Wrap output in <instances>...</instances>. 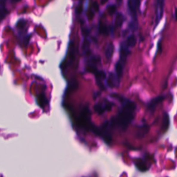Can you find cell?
<instances>
[{"label":"cell","instance_id":"6da1fadb","mask_svg":"<svg viewBox=\"0 0 177 177\" xmlns=\"http://www.w3.org/2000/svg\"><path fill=\"white\" fill-rule=\"evenodd\" d=\"M113 98L120 100L123 104L119 112L115 117L112 118L109 122V126L111 130L117 127L122 131H125L128 126L132 123L135 117L136 105L133 101L126 99L123 96L118 94H112Z\"/></svg>","mask_w":177,"mask_h":177},{"label":"cell","instance_id":"7a4b0ae2","mask_svg":"<svg viewBox=\"0 0 177 177\" xmlns=\"http://www.w3.org/2000/svg\"><path fill=\"white\" fill-rule=\"evenodd\" d=\"M113 104L112 102L108 101L107 100H104L102 101L98 102L94 106V110L99 115H102L105 111H109L111 110Z\"/></svg>","mask_w":177,"mask_h":177},{"label":"cell","instance_id":"3957f363","mask_svg":"<svg viewBox=\"0 0 177 177\" xmlns=\"http://www.w3.org/2000/svg\"><path fill=\"white\" fill-rule=\"evenodd\" d=\"M80 123L81 126L87 129V130H89V129L90 128V111H89L88 107H85L82 110L81 114H80Z\"/></svg>","mask_w":177,"mask_h":177},{"label":"cell","instance_id":"277c9868","mask_svg":"<svg viewBox=\"0 0 177 177\" xmlns=\"http://www.w3.org/2000/svg\"><path fill=\"white\" fill-rule=\"evenodd\" d=\"M141 0H128V8L130 14L134 18V20H136L137 10H138Z\"/></svg>","mask_w":177,"mask_h":177},{"label":"cell","instance_id":"5b68a950","mask_svg":"<svg viewBox=\"0 0 177 177\" xmlns=\"http://www.w3.org/2000/svg\"><path fill=\"white\" fill-rule=\"evenodd\" d=\"M164 6H165V0H157L156 9V27L160 22L163 17Z\"/></svg>","mask_w":177,"mask_h":177},{"label":"cell","instance_id":"8992f818","mask_svg":"<svg viewBox=\"0 0 177 177\" xmlns=\"http://www.w3.org/2000/svg\"><path fill=\"white\" fill-rule=\"evenodd\" d=\"M164 99H165V96H157V97L153 98L152 100H151L149 102V103L147 104V110L150 111V112H154V110L156 108L157 105L160 104Z\"/></svg>","mask_w":177,"mask_h":177},{"label":"cell","instance_id":"52a82bcc","mask_svg":"<svg viewBox=\"0 0 177 177\" xmlns=\"http://www.w3.org/2000/svg\"><path fill=\"white\" fill-rule=\"evenodd\" d=\"M148 131H149V126L147 124L139 125L136 131V137L137 138H143L147 134Z\"/></svg>","mask_w":177,"mask_h":177},{"label":"cell","instance_id":"ba28073f","mask_svg":"<svg viewBox=\"0 0 177 177\" xmlns=\"http://www.w3.org/2000/svg\"><path fill=\"white\" fill-rule=\"evenodd\" d=\"M96 76V83H97L98 86L100 87L101 89H105L104 87L103 83H102V81L106 77V74L103 71H99L98 70L97 73L95 74Z\"/></svg>","mask_w":177,"mask_h":177},{"label":"cell","instance_id":"9c48e42d","mask_svg":"<svg viewBox=\"0 0 177 177\" xmlns=\"http://www.w3.org/2000/svg\"><path fill=\"white\" fill-rule=\"evenodd\" d=\"M119 78L116 76L114 74L110 73L108 78L107 84L110 88H113L119 84Z\"/></svg>","mask_w":177,"mask_h":177},{"label":"cell","instance_id":"30bf717a","mask_svg":"<svg viewBox=\"0 0 177 177\" xmlns=\"http://www.w3.org/2000/svg\"><path fill=\"white\" fill-rule=\"evenodd\" d=\"M125 62H126V61L119 60L118 62H117L116 65V76L119 78V79L122 77V76H123L124 67V65H125Z\"/></svg>","mask_w":177,"mask_h":177},{"label":"cell","instance_id":"8fae6325","mask_svg":"<svg viewBox=\"0 0 177 177\" xmlns=\"http://www.w3.org/2000/svg\"><path fill=\"white\" fill-rule=\"evenodd\" d=\"M99 32L100 33H101L102 35L107 36L110 33L113 32V28L111 27H108V26H106L105 24H104L100 23Z\"/></svg>","mask_w":177,"mask_h":177},{"label":"cell","instance_id":"7c38bea8","mask_svg":"<svg viewBox=\"0 0 177 177\" xmlns=\"http://www.w3.org/2000/svg\"><path fill=\"white\" fill-rule=\"evenodd\" d=\"M113 51H114V47H113V44L110 42L108 44L107 47L106 48L105 50V56L107 60H110L111 58H112Z\"/></svg>","mask_w":177,"mask_h":177},{"label":"cell","instance_id":"4fadbf2b","mask_svg":"<svg viewBox=\"0 0 177 177\" xmlns=\"http://www.w3.org/2000/svg\"><path fill=\"white\" fill-rule=\"evenodd\" d=\"M124 16L121 13H118L116 14V19H115V27H121L122 25L124 22Z\"/></svg>","mask_w":177,"mask_h":177},{"label":"cell","instance_id":"5bb4252c","mask_svg":"<svg viewBox=\"0 0 177 177\" xmlns=\"http://www.w3.org/2000/svg\"><path fill=\"white\" fill-rule=\"evenodd\" d=\"M78 87V83L76 80H71V81L70 82L68 88H67V93H70L72 91L76 90Z\"/></svg>","mask_w":177,"mask_h":177},{"label":"cell","instance_id":"9a60e30c","mask_svg":"<svg viewBox=\"0 0 177 177\" xmlns=\"http://www.w3.org/2000/svg\"><path fill=\"white\" fill-rule=\"evenodd\" d=\"M135 165H136L138 169L141 170V172H145L147 170V165H145V163L142 160H140V159H137V161H136V162H135Z\"/></svg>","mask_w":177,"mask_h":177},{"label":"cell","instance_id":"2e32d148","mask_svg":"<svg viewBox=\"0 0 177 177\" xmlns=\"http://www.w3.org/2000/svg\"><path fill=\"white\" fill-rule=\"evenodd\" d=\"M38 104L41 107H44L46 105H47L48 100L47 98H46L44 95L40 94L38 98Z\"/></svg>","mask_w":177,"mask_h":177},{"label":"cell","instance_id":"e0dca14e","mask_svg":"<svg viewBox=\"0 0 177 177\" xmlns=\"http://www.w3.org/2000/svg\"><path fill=\"white\" fill-rule=\"evenodd\" d=\"M69 64H72L75 60V47L73 46V43L71 42L70 47V53H69Z\"/></svg>","mask_w":177,"mask_h":177},{"label":"cell","instance_id":"ac0fdd59","mask_svg":"<svg viewBox=\"0 0 177 177\" xmlns=\"http://www.w3.org/2000/svg\"><path fill=\"white\" fill-rule=\"evenodd\" d=\"M136 37L134 36H130L129 38H127V40L126 41V44L127 46L128 47H131V48H133L134 47L135 45H136Z\"/></svg>","mask_w":177,"mask_h":177},{"label":"cell","instance_id":"d6986e66","mask_svg":"<svg viewBox=\"0 0 177 177\" xmlns=\"http://www.w3.org/2000/svg\"><path fill=\"white\" fill-rule=\"evenodd\" d=\"M163 122V128L164 129V131H166L167 130L170 124V118L167 113H164Z\"/></svg>","mask_w":177,"mask_h":177},{"label":"cell","instance_id":"ffe728a7","mask_svg":"<svg viewBox=\"0 0 177 177\" xmlns=\"http://www.w3.org/2000/svg\"><path fill=\"white\" fill-rule=\"evenodd\" d=\"M8 15V10L4 8H0V22Z\"/></svg>","mask_w":177,"mask_h":177},{"label":"cell","instance_id":"44dd1931","mask_svg":"<svg viewBox=\"0 0 177 177\" xmlns=\"http://www.w3.org/2000/svg\"><path fill=\"white\" fill-rule=\"evenodd\" d=\"M107 11H108V13L110 15L115 14V13L116 12V6L115 5L109 6L107 7Z\"/></svg>","mask_w":177,"mask_h":177},{"label":"cell","instance_id":"7402d4cb","mask_svg":"<svg viewBox=\"0 0 177 177\" xmlns=\"http://www.w3.org/2000/svg\"><path fill=\"white\" fill-rule=\"evenodd\" d=\"M26 23H27V21H26L24 19H19L18 21H17L16 26H17V28H22L24 27V26L26 25Z\"/></svg>","mask_w":177,"mask_h":177},{"label":"cell","instance_id":"603a6c76","mask_svg":"<svg viewBox=\"0 0 177 177\" xmlns=\"http://www.w3.org/2000/svg\"><path fill=\"white\" fill-rule=\"evenodd\" d=\"M82 33L83 36H89V33H90V31H89V30L87 28H83L82 29Z\"/></svg>","mask_w":177,"mask_h":177},{"label":"cell","instance_id":"cb8c5ba5","mask_svg":"<svg viewBox=\"0 0 177 177\" xmlns=\"http://www.w3.org/2000/svg\"><path fill=\"white\" fill-rule=\"evenodd\" d=\"M82 10H83L82 5V4H80V5L78 6L77 8H76V13H77V14H81L82 12Z\"/></svg>","mask_w":177,"mask_h":177},{"label":"cell","instance_id":"d4e9b609","mask_svg":"<svg viewBox=\"0 0 177 177\" xmlns=\"http://www.w3.org/2000/svg\"><path fill=\"white\" fill-rule=\"evenodd\" d=\"M92 7L93 8V10H94L95 11H96V12L99 10V4H98V3H97L96 1L93 2V5H92Z\"/></svg>","mask_w":177,"mask_h":177},{"label":"cell","instance_id":"484cf974","mask_svg":"<svg viewBox=\"0 0 177 177\" xmlns=\"http://www.w3.org/2000/svg\"><path fill=\"white\" fill-rule=\"evenodd\" d=\"M89 42L87 40H85L84 44H83L82 49L84 50H86V52H87V50L89 48Z\"/></svg>","mask_w":177,"mask_h":177},{"label":"cell","instance_id":"4316f807","mask_svg":"<svg viewBox=\"0 0 177 177\" xmlns=\"http://www.w3.org/2000/svg\"><path fill=\"white\" fill-rule=\"evenodd\" d=\"M88 17H89V20H92L93 17H94V13H93V12L91 10H89L88 13Z\"/></svg>","mask_w":177,"mask_h":177},{"label":"cell","instance_id":"83f0119b","mask_svg":"<svg viewBox=\"0 0 177 177\" xmlns=\"http://www.w3.org/2000/svg\"><path fill=\"white\" fill-rule=\"evenodd\" d=\"M30 38V36H28V37H27V38H26V40H25V44H24V46H25V47H26V46H27V44H28V41H29Z\"/></svg>","mask_w":177,"mask_h":177},{"label":"cell","instance_id":"f1b7e54d","mask_svg":"<svg viewBox=\"0 0 177 177\" xmlns=\"http://www.w3.org/2000/svg\"><path fill=\"white\" fill-rule=\"evenodd\" d=\"M174 17H175L176 20L177 21V8H175V11H174Z\"/></svg>","mask_w":177,"mask_h":177},{"label":"cell","instance_id":"f546056e","mask_svg":"<svg viewBox=\"0 0 177 177\" xmlns=\"http://www.w3.org/2000/svg\"><path fill=\"white\" fill-rule=\"evenodd\" d=\"M107 1L108 0H100V2H101L102 4H105Z\"/></svg>","mask_w":177,"mask_h":177},{"label":"cell","instance_id":"4dcf8cb0","mask_svg":"<svg viewBox=\"0 0 177 177\" xmlns=\"http://www.w3.org/2000/svg\"><path fill=\"white\" fill-rule=\"evenodd\" d=\"M117 2H118V3L119 4H121V2H122V0H117Z\"/></svg>","mask_w":177,"mask_h":177}]
</instances>
